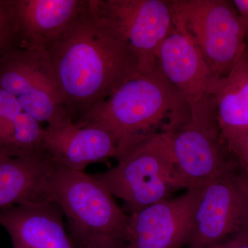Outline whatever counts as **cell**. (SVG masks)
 Wrapping results in <instances>:
<instances>
[{
    "instance_id": "2",
    "label": "cell",
    "mask_w": 248,
    "mask_h": 248,
    "mask_svg": "<svg viewBox=\"0 0 248 248\" xmlns=\"http://www.w3.org/2000/svg\"><path fill=\"white\" fill-rule=\"evenodd\" d=\"M190 119V108L156 67L153 73H139L125 81L75 124L106 129L115 138L119 156L155 134L173 131Z\"/></svg>"
},
{
    "instance_id": "8",
    "label": "cell",
    "mask_w": 248,
    "mask_h": 248,
    "mask_svg": "<svg viewBox=\"0 0 248 248\" xmlns=\"http://www.w3.org/2000/svg\"><path fill=\"white\" fill-rule=\"evenodd\" d=\"M156 67L190 108L191 120L217 122L213 92L218 79L198 49L175 29L160 46Z\"/></svg>"
},
{
    "instance_id": "26",
    "label": "cell",
    "mask_w": 248,
    "mask_h": 248,
    "mask_svg": "<svg viewBox=\"0 0 248 248\" xmlns=\"http://www.w3.org/2000/svg\"></svg>"
},
{
    "instance_id": "1",
    "label": "cell",
    "mask_w": 248,
    "mask_h": 248,
    "mask_svg": "<svg viewBox=\"0 0 248 248\" xmlns=\"http://www.w3.org/2000/svg\"><path fill=\"white\" fill-rule=\"evenodd\" d=\"M45 50L73 123L140 73L131 49L94 0H86Z\"/></svg>"
},
{
    "instance_id": "14",
    "label": "cell",
    "mask_w": 248,
    "mask_h": 248,
    "mask_svg": "<svg viewBox=\"0 0 248 248\" xmlns=\"http://www.w3.org/2000/svg\"><path fill=\"white\" fill-rule=\"evenodd\" d=\"M51 160L42 150L0 155V210L24 204L53 202L49 185Z\"/></svg>"
},
{
    "instance_id": "12",
    "label": "cell",
    "mask_w": 248,
    "mask_h": 248,
    "mask_svg": "<svg viewBox=\"0 0 248 248\" xmlns=\"http://www.w3.org/2000/svg\"><path fill=\"white\" fill-rule=\"evenodd\" d=\"M42 150L53 162L81 172L118 155L115 138L106 129L73 122L44 128Z\"/></svg>"
},
{
    "instance_id": "3",
    "label": "cell",
    "mask_w": 248,
    "mask_h": 248,
    "mask_svg": "<svg viewBox=\"0 0 248 248\" xmlns=\"http://www.w3.org/2000/svg\"><path fill=\"white\" fill-rule=\"evenodd\" d=\"M116 159L115 166L93 176L123 201L130 215L186 189L173 154L170 132L155 134Z\"/></svg>"
},
{
    "instance_id": "5",
    "label": "cell",
    "mask_w": 248,
    "mask_h": 248,
    "mask_svg": "<svg viewBox=\"0 0 248 248\" xmlns=\"http://www.w3.org/2000/svg\"><path fill=\"white\" fill-rule=\"evenodd\" d=\"M169 2L175 30L198 49L217 79L227 76L248 49L246 27L232 1Z\"/></svg>"
},
{
    "instance_id": "15",
    "label": "cell",
    "mask_w": 248,
    "mask_h": 248,
    "mask_svg": "<svg viewBox=\"0 0 248 248\" xmlns=\"http://www.w3.org/2000/svg\"><path fill=\"white\" fill-rule=\"evenodd\" d=\"M86 0H14L19 48L45 50L78 16Z\"/></svg>"
},
{
    "instance_id": "7",
    "label": "cell",
    "mask_w": 248,
    "mask_h": 248,
    "mask_svg": "<svg viewBox=\"0 0 248 248\" xmlns=\"http://www.w3.org/2000/svg\"><path fill=\"white\" fill-rule=\"evenodd\" d=\"M101 14L118 31L136 58L140 74L156 69V56L174 30L169 1L94 0Z\"/></svg>"
},
{
    "instance_id": "16",
    "label": "cell",
    "mask_w": 248,
    "mask_h": 248,
    "mask_svg": "<svg viewBox=\"0 0 248 248\" xmlns=\"http://www.w3.org/2000/svg\"><path fill=\"white\" fill-rule=\"evenodd\" d=\"M217 119L227 142L248 132V50L227 76L215 83L213 92Z\"/></svg>"
},
{
    "instance_id": "13",
    "label": "cell",
    "mask_w": 248,
    "mask_h": 248,
    "mask_svg": "<svg viewBox=\"0 0 248 248\" xmlns=\"http://www.w3.org/2000/svg\"><path fill=\"white\" fill-rule=\"evenodd\" d=\"M0 226L12 244L23 248H75L62 212L54 202L24 204L0 210Z\"/></svg>"
},
{
    "instance_id": "11",
    "label": "cell",
    "mask_w": 248,
    "mask_h": 248,
    "mask_svg": "<svg viewBox=\"0 0 248 248\" xmlns=\"http://www.w3.org/2000/svg\"><path fill=\"white\" fill-rule=\"evenodd\" d=\"M170 133L178 172L186 190L206 186L236 166L217 124L190 119Z\"/></svg>"
},
{
    "instance_id": "6",
    "label": "cell",
    "mask_w": 248,
    "mask_h": 248,
    "mask_svg": "<svg viewBox=\"0 0 248 248\" xmlns=\"http://www.w3.org/2000/svg\"><path fill=\"white\" fill-rule=\"evenodd\" d=\"M0 87L40 124L73 122L45 50L18 48L0 59Z\"/></svg>"
},
{
    "instance_id": "4",
    "label": "cell",
    "mask_w": 248,
    "mask_h": 248,
    "mask_svg": "<svg viewBox=\"0 0 248 248\" xmlns=\"http://www.w3.org/2000/svg\"><path fill=\"white\" fill-rule=\"evenodd\" d=\"M49 185L52 200L64 214L70 236L80 248L94 239L115 237L125 241L130 215L93 175L51 161Z\"/></svg>"
},
{
    "instance_id": "19",
    "label": "cell",
    "mask_w": 248,
    "mask_h": 248,
    "mask_svg": "<svg viewBox=\"0 0 248 248\" xmlns=\"http://www.w3.org/2000/svg\"><path fill=\"white\" fill-rule=\"evenodd\" d=\"M226 143L238 169L248 177V132Z\"/></svg>"
},
{
    "instance_id": "17",
    "label": "cell",
    "mask_w": 248,
    "mask_h": 248,
    "mask_svg": "<svg viewBox=\"0 0 248 248\" xmlns=\"http://www.w3.org/2000/svg\"><path fill=\"white\" fill-rule=\"evenodd\" d=\"M44 128L0 87V155L17 156L42 150Z\"/></svg>"
},
{
    "instance_id": "25",
    "label": "cell",
    "mask_w": 248,
    "mask_h": 248,
    "mask_svg": "<svg viewBox=\"0 0 248 248\" xmlns=\"http://www.w3.org/2000/svg\"><path fill=\"white\" fill-rule=\"evenodd\" d=\"M13 248H23L20 247V246H17V245L13 244Z\"/></svg>"
},
{
    "instance_id": "10",
    "label": "cell",
    "mask_w": 248,
    "mask_h": 248,
    "mask_svg": "<svg viewBox=\"0 0 248 248\" xmlns=\"http://www.w3.org/2000/svg\"><path fill=\"white\" fill-rule=\"evenodd\" d=\"M205 186L153 204L130 215L123 248H182L187 246Z\"/></svg>"
},
{
    "instance_id": "22",
    "label": "cell",
    "mask_w": 248,
    "mask_h": 248,
    "mask_svg": "<svg viewBox=\"0 0 248 248\" xmlns=\"http://www.w3.org/2000/svg\"><path fill=\"white\" fill-rule=\"evenodd\" d=\"M235 9L244 23H248V0H234Z\"/></svg>"
},
{
    "instance_id": "24",
    "label": "cell",
    "mask_w": 248,
    "mask_h": 248,
    "mask_svg": "<svg viewBox=\"0 0 248 248\" xmlns=\"http://www.w3.org/2000/svg\"><path fill=\"white\" fill-rule=\"evenodd\" d=\"M244 25H245V27H246V44H247V47H248V23H244Z\"/></svg>"
},
{
    "instance_id": "20",
    "label": "cell",
    "mask_w": 248,
    "mask_h": 248,
    "mask_svg": "<svg viewBox=\"0 0 248 248\" xmlns=\"http://www.w3.org/2000/svg\"><path fill=\"white\" fill-rule=\"evenodd\" d=\"M124 243L118 238L101 237L91 240L80 248H122Z\"/></svg>"
},
{
    "instance_id": "23",
    "label": "cell",
    "mask_w": 248,
    "mask_h": 248,
    "mask_svg": "<svg viewBox=\"0 0 248 248\" xmlns=\"http://www.w3.org/2000/svg\"><path fill=\"white\" fill-rule=\"evenodd\" d=\"M239 178L246 204V228L245 229L248 231V177L239 170Z\"/></svg>"
},
{
    "instance_id": "18",
    "label": "cell",
    "mask_w": 248,
    "mask_h": 248,
    "mask_svg": "<svg viewBox=\"0 0 248 248\" xmlns=\"http://www.w3.org/2000/svg\"><path fill=\"white\" fill-rule=\"evenodd\" d=\"M18 48L19 29L14 0H0V59Z\"/></svg>"
},
{
    "instance_id": "21",
    "label": "cell",
    "mask_w": 248,
    "mask_h": 248,
    "mask_svg": "<svg viewBox=\"0 0 248 248\" xmlns=\"http://www.w3.org/2000/svg\"><path fill=\"white\" fill-rule=\"evenodd\" d=\"M212 248H248V231L243 230L223 244Z\"/></svg>"
},
{
    "instance_id": "9",
    "label": "cell",
    "mask_w": 248,
    "mask_h": 248,
    "mask_svg": "<svg viewBox=\"0 0 248 248\" xmlns=\"http://www.w3.org/2000/svg\"><path fill=\"white\" fill-rule=\"evenodd\" d=\"M246 204L237 166L209 183L194 217L188 248H212L246 228Z\"/></svg>"
}]
</instances>
